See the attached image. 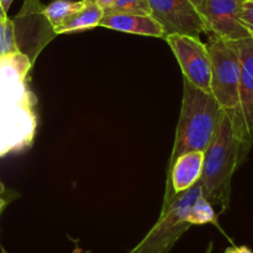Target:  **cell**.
I'll list each match as a JSON object with an SVG mask.
<instances>
[{
	"label": "cell",
	"mask_w": 253,
	"mask_h": 253,
	"mask_svg": "<svg viewBox=\"0 0 253 253\" xmlns=\"http://www.w3.org/2000/svg\"><path fill=\"white\" fill-rule=\"evenodd\" d=\"M33 62L25 53L0 58V157L20 152L36 132V99L26 84Z\"/></svg>",
	"instance_id": "1"
},
{
	"label": "cell",
	"mask_w": 253,
	"mask_h": 253,
	"mask_svg": "<svg viewBox=\"0 0 253 253\" xmlns=\"http://www.w3.org/2000/svg\"><path fill=\"white\" fill-rule=\"evenodd\" d=\"M246 154L247 150L236 134L230 116L225 112L212 142L204 152L200 177L203 196L213 206L217 215L225 212L230 206L232 176Z\"/></svg>",
	"instance_id": "2"
},
{
	"label": "cell",
	"mask_w": 253,
	"mask_h": 253,
	"mask_svg": "<svg viewBox=\"0 0 253 253\" xmlns=\"http://www.w3.org/2000/svg\"><path fill=\"white\" fill-rule=\"evenodd\" d=\"M223 113L212 93L184 79L181 112L168 169L185 153L205 152L217 132Z\"/></svg>",
	"instance_id": "3"
},
{
	"label": "cell",
	"mask_w": 253,
	"mask_h": 253,
	"mask_svg": "<svg viewBox=\"0 0 253 253\" xmlns=\"http://www.w3.org/2000/svg\"><path fill=\"white\" fill-rule=\"evenodd\" d=\"M203 195L200 180L184 193L175 196L162 210L157 223L142 241L128 253H168L182 235L191 227L189 215L191 208Z\"/></svg>",
	"instance_id": "4"
},
{
	"label": "cell",
	"mask_w": 253,
	"mask_h": 253,
	"mask_svg": "<svg viewBox=\"0 0 253 253\" xmlns=\"http://www.w3.org/2000/svg\"><path fill=\"white\" fill-rule=\"evenodd\" d=\"M206 47L211 62V92L233 121L240 103V58L231 41L209 34Z\"/></svg>",
	"instance_id": "5"
},
{
	"label": "cell",
	"mask_w": 253,
	"mask_h": 253,
	"mask_svg": "<svg viewBox=\"0 0 253 253\" xmlns=\"http://www.w3.org/2000/svg\"><path fill=\"white\" fill-rule=\"evenodd\" d=\"M43 8L40 0H25L18 15L11 19L18 50L33 63L43 46L56 35L43 14Z\"/></svg>",
	"instance_id": "6"
},
{
	"label": "cell",
	"mask_w": 253,
	"mask_h": 253,
	"mask_svg": "<svg viewBox=\"0 0 253 253\" xmlns=\"http://www.w3.org/2000/svg\"><path fill=\"white\" fill-rule=\"evenodd\" d=\"M174 52L184 79L203 91L211 92V62L206 43L200 38L172 34L164 39Z\"/></svg>",
	"instance_id": "7"
},
{
	"label": "cell",
	"mask_w": 253,
	"mask_h": 253,
	"mask_svg": "<svg viewBox=\"0 0 253 253\" xmlns=\"http://www.w3.org/2000/svg\"><path fill=\"white\" fill-rule=\"evenodd\" d=\"M240 58V103L237 114L232 121L233 128L250 150L253 143V38L231 41Z\"/></svg>",
	"instance_id": "8"
},
{
	"label": "cell",
	"mask_w": 253,
	"mask_h": 253,
	"mask_svg": "<svg viewBox=\"0 0 253 253\" xmlns=\"http://www.w3.org/2000/svg\"><path fill=\"white\" fill-rule=\"evenodd\" d=\"M245 0H201L198 11L206 28V35L213 34L227 41L253 38L241 20Z\"/></svg>",
	"instance_id": "9"
},
{
	"label": "cell",
	"mask_w": 253,
	"mask_h": 253,
	"mask_svg": "<svg viewBox=\"0 0 253 253\" xmlns=\"http://www.w3.org/2000/svg\"><path fill=\"white\" fill-rule=\"evenodd\" d=\"M149 5L152 16L164 28L167 36L181 34L200 38L208 34L198 9L189 0H149Z\"/></svg>",
	"instance_id": "10"
},
{
	"label": "cell",
	"mask_w": 253,
	"mask_h": 253,
	"mask_svg": "<svg viewBox=\"0 0 253 253\" xmlns=\"http://www.w3.org/2000/svg\"><path fill=\"white\" fill-rule=\"evenodd\" d=\"M204 167V152H190L180 155L168 169L167 190L163 209L170 205L175 196L193 187L200 180Z\"/></svg>",
	"instance_id": "11"
},
{
	"label": "cell",
	"mask_w": 253,
	"mask_h": 253,
	"mask_svg": "<svg viewBox=\"0 0 253 253\" xmlns=\"http://www.w3.org/2000/svg\"><path fill=\"white\" fill-rule=\"evenodd\" d=\"M99 26L135 35L165 39L164 28L152 15L140 14H106Z\"/></svg>",
	"instance_id": "12"
},
{
	"label": "cell",
	"mask_w": 253,
	"mask_h": 253,
	"mask_svg": "<svg viewBox=\"0 0 253 253\" xmlns=\"http://www.w3.org/2000/svg\"><path fill=\"white\" fill-rule=\"evenodd\" d=\"M103 15L104 11L96 3V0H84V5L76 13L72 14L67 20L63 21L57 29H55V33L56 35H60V34L93 29L99 26Z\"/></svg>",
	"instance_id": "13"
},
{
	"label": "cell",
	"mask_w": 253,
	"mask_h": 253,
	"mask_svg": "<svg viewBox=\"0 0 253 253\" xmlns=\"http://www.w3.org/2000/svg\"><path fill=\"white\" fill-rule=\"evenodd\" d=\"M84 5V0L72 1V0H53L52 3L48 4L43 8V14L47 18L51 26L57 29L61 24L70 18L72 14L76 13L81 6Z\"/></svg>",
	"instance_id": "14"
},
{
	"label": "cell",
	"mask_w": 253,
	"mask_h": 253,
	"mask_svg": "<svg viewBox=\"0 0 253 253\" xmlns=\"http://www.w3.org/2000/svg\"><path fill=\"white\" fill-rule=\"evenodd\" d=\"M189 222L191 226L212 223L213 226H216V227L223 233V236L227 237L226 232L221 228L220 223H218V215L216 213L215 209H213V206L211 205V204L209 203L203 195L195 201V204H194L193 208H191V211H190V215H189ZM228 241L232 243L231 238H228Z\"/></svg>",
	"instance_id": "15"
},
{
	"label": "cell",
	"mask_w": 253,
	"mask_h": 253,
	"mask_svg": "<svg viewBox=\"0 0 253 253\" xmlns=\"http://www.w3.org/2000/svg\"><path fill=\"white\" fill-rule=\"evenodd\" d=\"M18 51L13 20L6 15L0 19V58Z\"/></svg>",
	"instance_id": "16"
},
{
	"label": "cell",
	"mask_w": 253,
	"mask_h": 253,
	"mask_svg": "<svg viewBox=\"0 0 253 253\" xmlns=\"http://www.w3.org/2000/svg\"><path fill=\"white\" fill-rule=\"evenodd\" d=\"M140 14L152 15L149 0H117L116 3L104 11L106 14Z\"/></svg>",
	"instance_id": "17"
},
{
	"label": "cell",
	"mask_w": 253,
	"mask_h": 253,
	"mask_svg": "<svg viewBox=\"0 0 253 253\" xmlns=\"http://www.w3.org/2000/svg\"><path fill=\"white\" fill-rule=\"evenodd\" d=\"M241 20H242L245 28L253 36V1H248V0L243 1Z\"/></svg>",
	"instance_id": "18"
},
{
	"label": "cell",
	"mask_w": 253,
	"mask_h": 253,
	"mask_svg": "<svg viewBox=\"0 0 253 253\" xmlns=\"http://www.w3.org/2000/svg\"><path fill=\"white\" fill-rule=\"evenodd\" d=\"M225 253H253L252 250L247 247V246H230L225 250Z\"/></svg>",
	"instance_id": "19"
},
{
	"label": "cell",
	"mask_w": 253,
	"mask_h": 253,
	"mask_svg": "<svg viewBox=\"0 0 253 253\" xmlns=\"http://www.w3.org/2000/svg\"><path fill=\"white\" fill-rule=\"evenodd\" d=\"M116 1H117V0H96V3L98 4L99 6H101L102 10H103V11H106L107 9L111 8V6L113 5Z\"/></svg>",
	"instance_id": "20"
},
{
	"label": "cell",
	"mask_w": 253,
	"mask_h": 253,
	"mask_svg": "<svg viewBox=\"0 0 253 253\" xmlns=\"http://www.w3.org/2000/svg\"><path fill=\"white\" fill-rule=\"evenodd\" d=\"M14 0H0V5L3 8V10L8 14V10L10 9L11 4H13Z\"/></svg>",
	"instance_id": "21"
},
{
	"label": "cell",
	"mask_w": 253,
	"mask_h": 253,
	"mask_svg": "<svg viewBox=\"0 0 253 253\" xmlns=\"http://www.w3.org/2000/svg\"><path fill=\"white\" fill-rule=\"evenodd\" d=\"M212 248H213V243L210 242V243H209L208 247H206L205 252H204V253H212Z\"/></svg>",
	"instance_id": "22"
},
{
	"label": "cell",
	"mask_w": 253,
	"mask_h": 253,
	"mask_svg": "<svg viewBox=\"0 0 253 253\" xmlns=\"http://www.w3.org/2000/svg\"><path fill=\"white\" fill-rule=\"evenodd\" d=\"M189 1H190V3H191V4H193V5L195 6L196 9H198V6L200 5V3H201V0H189Z\"/></svg>",
	"instance_id": "23"
},
{
	"label": "cell",
	"mask_w": 253,
	"mask_h": 253,
	"mask_svg": "<svg viewBox=\"0 0 253 253\" xmlns=\"http://www.w3.org/2000/svg\"><path fill=\"white\" fill-rule=\"evenodd\" d=\"M5 205H6V201L3 200V199L0 198V212L3 211V209L5 208Z\"/></svg>",
	"instance_id": "24"
},
{
	"label": "cell",
	"mask_w": 253,
	"mask_h": 253,
	"mask_svg": "<svg viewBox=\"0 0 253 253\" xmlns=\"http://www.w3.org/2000/svg\"><path fill=\"white\" fill-rule=\"evenodd\" d=\"M6 15H8V14L3 10V8H1V5H0V19L4 18V16H6Z\"/></svg>",
	"instance_id": "25"
},
{
	"label": "cell",
	"mask_w": 253,
	"mask_h": 253,
	"mask_svg": "<svg viewBox=\"0 0 253 253\" xmlns=\"http://www.w3.org/2000/svg\"><path fill=\"white\" fill-rule=\"evenodd\" d=\"M4 190H5V187H4L3 182L0 181V194H1V193H4Z\"/></svg>",
	"instance_id": "26"
},
{
	"label": "cell",
	"mask_w": 253,
	"mask_h": 253,
	"mask_svg": "<svg viewBox=\"0 0 253 253\" xmlns=\"http://www.w3.org/2000/svg\"><path fill=\"white\" fill-rule=\"evenodd\" d=\"M0 253H8V252H6V251H4V250H1V252H0Z\"/></svg>",
	"instance_id": "27"
},
{
	"label": "cell",
	"mask_w": 253,
	"mask_h": 253,
	"mask_svg": "<svg viewBox=\"0 0 253 253\" xmlns=\"http://www.w3.org/2000/svg\"><path fill=\"white\" fill-rule=\"evenodd\" d=\"M248 1H253V0H248Z\"/></svg>",
	"instance_id": "28"
}]
</instances>
